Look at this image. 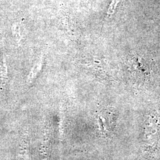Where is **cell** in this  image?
I'll list each match as a JSON object with an SVG mask.
<instances>
[{"label": "cell", "mask_w": 160, "mask_h": 160, "mask_svg": "<svg viewBox=\"0 0 160 160\" xmlns=\"http://www.w3.org/2000/svg\"><path fill=\"white\" fill-rule=\"evenodd\" d=\"M120 0H113L112 3L109 6L108 12V15H112L114 13V11L116 10V6H118V4L119 3Z\"/></svg>", "instance_id": "1"}]
</instances>
